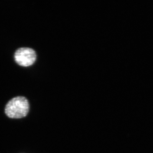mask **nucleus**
Instances as JSON below:
<instances>
[{
	"label": "nucleus",
	"mask_w": 153,
	"mask_h": 153,
	"mask_svg": "<svg viewBox=\"0 0 153 153\" xmlns=\"http://www.w3.org/2000/svg\"><path fill=\"white\" fill-rule=\"evenodd\" d=\"M29 110V102L25 97L18 96L7 102L5 113L12 119H21L26 116Z\"/></svg>",
	"instance_id": "obj_1"
},
{
	"label": "nucleus",
	"mask_w": 153,
	"mask_h": 153,
	"mask_svg": "<svg viewBox=\"0 0 153 153\" xmlns=\"http://www.w3.org/2000/svg\"><path fill=\"white\" fill-rule=\"evenodd\" d=\"M15 59L16 62L20 66L29 67L36 61V53L31 48H20L15 53Z\"/></svg>",
	"instance_id": "obj_2"
}]
</instances>
